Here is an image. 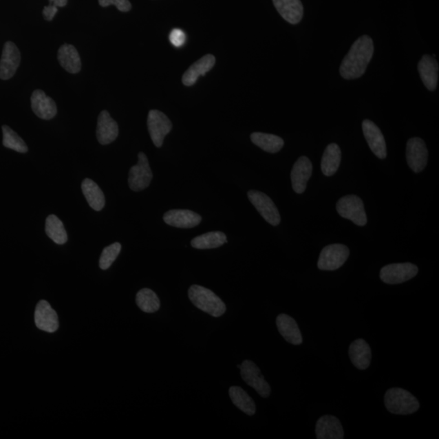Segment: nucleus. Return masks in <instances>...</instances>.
Returning a JSON list of instances; mask_svg holds the SVG:
<instances>
[{
    "mask_svg": "<svg viewBox=\"0 0 439 439\" xmlns=\"http://www.w3.org/2000/svg\"><path fill=\"white\" fill-rule=\"evenodd\" d=\"M3 144L7 149L20 152V153H26L28 151V147L22 138L18 134L13 131L8 125H3Z\"/></svg>",
    "mask_w": 439,
    "mask_h": 439,
    "instance_id": "nucleus-33",
    "label": "nucleus"
},
{
    "mask_svg": "<svg viewBox=\"0 0 439 439\" xmlns=\"http://www.w3.org/2000/svg\"><path fill=\"white\" fill-rule=\"evenodd\" d=\"M163 219L167 225L182 228L195 227L202 221L200 215L186 209L170 210L164 215Z\"/></svg>",
    "mask_w": 439,
    "mask_h": 439,
    "instance_id": "nucleus-16",
    "label": "nucleus"
},
{
    "mask_svg": "<svg viewBox=\"0 0 439 439\" xmlns=\"http://www.w3.org/2000/svg\"><path fill=\"white\" fill-rule=\"evenodd\" d=\"M57 58L63 68L70 74H78L82 69L79 53L73 45H63L58 51Z\"/></svg>",
    "mask_w": 439,
    "mask_h": 439,
    "instance_id": "nucleus-25",
    "label": "nucleus"
},
{
    "mask_svg": "<svg viewBox=\"0 0 439 439\" xmlns=\"http://www.w3.org/2000/svg\"><path fill=\"white\" fill-rule=\"evenodd\" d=\"M147 128L156 147L163 145L164 138L172 131L173 124L167 115L159 110H151L147 116Z\"/></svg>",
    "mask_w": 439,
    "mask_h": 439,
    "instance_id": "nucleus-7",
    "label": "nucleus"
},
{
    "mask_svg": "<svg viewBox=\"0 0 439 439\" xmlns=\"http://www.w3.org/2000/svg\"><path fill=\"white\" fill-rule=\"evenodd\" d=\"M374 52L373 39L368 35L361 36L353 43L350 51L344 57L339 68L340 74L347 80L361 78L365 73Z\"/></svg>",
    "mask_w": 439,
    "mask_h": 439,
    "instance_id": "nucleus-1",
    "label": "nucleus"
},
{
    "mask_svg": "<svg viewBox=\"0 0 439 439\" xmlns=\"http://www.w3.org/2000/svg\"><path fill=\"white\" fill-rule=\"evenodd\" d=\"M119 133V127L118 123L116 122L109 111H102L98 116L96 136L98 142L102 145L109 144L118 138Z\"/></svg>",
    "mask_w": 439,
    "mask_h": 439,
    "instance_id": "nucleus-18",
    "label": "nucleus"
},
{
    "mask_svg": "<svg viewBox=\"0 0 439 439\" xmlns=\"http://www.w3.org/2000/svg\"><path fill=\"white\" fill-rule=\"evenodd\" d=\"M228 394H230L233 404L237 409L249 416H253L255 414V409H255V402L244 389L239 387H232L230 388Z\"/></svg>",
    "mask_w": 439,
    "mask_h": 439,
    "instance_id": "nucleus-30",
    "label": "nucleus"
},
{
    "mask_svg": "<svg viewBox=\"0 0 439 439\" xmlns=\"http://www.w3.org/2000/svg\"><path fill=\"white\" fill-rule=\"evenodd\" d=\"M242 378L244 382L252 387L263 398L270 396L271 388L270 385L264 379L261 370L254 362L244 361L243 364L239 365Z\"/></svg>",
    "mask_w": 439,
    "mask_h": 439,
    "instance_id": "nucleus-9",
    "label": "nucleus"
},
{
    "mask_svg": "<svg viewBox=\"0 0 439 439\" xmlns=\"http://www.w3.org/2000/svg\"><path fill=\"white\" fill-rule=\"evenodd\" d=\"M342 153L336 143L327 146L321 159V171L326 177L334 175L341 162Z\"/></svg>",
    "mask_w": 439,
    "mask_h": 439,
    "instance_id": "nucleus-26",
    "label": "nucleus"
},
{
    "mask_svg": "<svg viewBox=\"0 0 439 439\" xmlns=\"http://www.w3.org/2000/svg\"><path fill=\"white\" fill-rule=\"evenodd\" d=\"M250 140L268 153H277L284 146V140L275 134L255 132L250 134Z\"/></svg>",
    "mask_w": 439,
    "mask_h": 439,
    "instance_id": "nucleus-28",
    "label": "nucleus"
},
{
    "mask_svg": "<svg viewBox=\"0 0 439 439\" xmlns=\"http://www.w3.org/2000/svg\"><path fill=\"white\" fill-rule=\"evenodd\" d=\"M57 12L58 8L54 6V4L50 3L48 6H45L43 10L44 19L48 21H52L53 18L55 17Z\"/></svg>",
    "mask_w": 439,
    "mask_h": 439,
    "instance_id": "nucleus-37",
    "label": "nucleus"
},
{
    "mask_svg": "<svg viewBox=\"0 0 439 439\" xmlns=\"http://www.w3.org/2000/svg\"><path fill=\"white\" fill-rule=\"evenodd\" d=\"M216 64V58L211 54L204 56L188 69L182 76V83L186 87L193 86L200 76H204Z\"/></svg>",
    "mask_w": 439,
    "mask_h": 439,
    "instance_id": "nucleus-20",
    "label": "nucleus"
},
{
    "mask_svg": "<svg viewBox=\"0 0 439 439\" xmlns=\"http://www.w3.org/2000/svg\"><path fill=\"white\" fill-rule=\"evenodd\" d=\"M153 178V173L150 168L149 159L147 156L140 152L138 154V161L129 173V186L133 191H141L149 187Z\"/></svg>",
    "mask_w": 439,
    "mask_h": 439,
    "instance_id": "nucleus-8",
    "label": "nucleus"
},
{
    "mask_svg": "<svg viewBox=\"0 0 439 439\" xmlns=\"http://www.w3.org/2000/svg\"><path fill=\"white\" fill-rule=\"evenodd\" d=\"M227 243V237L220 231L208 232L195 237L191 241V246L196 249H213L220 248Z\"/></svg>",
    "mask_w": 439,
    "mask_h": 439,
    "instance_id": "nucleus-29",
    "label": "nucleus"
},
{
    "mask_svg": "<svg viewBox=\"0 0 439 439\" xmlns=\"http://www.w3.org/2000/svg\"><path fill=\"white\" fill-rule=\"evenodd\" d=\"M36 326L45 332L54 333L59 328L57 313L46 300H40L34 312Z\"/></svg>",
    "mask_w": 439,
    "mask_h": 439,
    "instance_id": "nucleus-12",
    "label": "nucleus"
},
{
    "mask_svg": "<svg viewBox=\"0 0 439 439\" xmlns=\"http://www.w3.org/2000/svg\"><path fill=\"white\" fill-rule=\"evenodd\" d=\"M82 190L87 203L96 211H101L105 205V197L100 188L92 179L86 178L82 183Z\"/></svg>",
    "mask_w": 439,
    "mask_h": 439,
    "instance_id": "nucleus-27",
    "label": "nucleus"
},
{
    "mask_svg": "<svg viewBox=\"0 0 439 439\" xmlns=\"http://www.w3.org/2000/svg\"><path fill=\"white\" fill-rule=\"evenodd\" d=\"M19 49L12 42L4 44L1 60H0V79L8 80L15 75L21 64Z\"/></svg>",
    "mask_w": 439,
    "mask_h": 439,
    "instance_id": "nucleus-13",
    "label": "nucleus"
},
{
    "mask_svg": "<svg viewBox=\"0 0 439 439\" xmlns=\"http://www.w3.org/2000/svg\"><path fill=\"white\" fill-rule=\"evenodd\" d=\"M31 107L38 118L51 120L57 114L56 102L48 97L41 89H36L31 96Z\"/></svg>",
    "mask_w": 439,
    "mask_h": 439,
    "instance_id": "nucleus-17",
    "label": "nucleus"
},
{
    "mask_svg": "<svg viewBox=\"0 0 439 439\" xmlns=\"http://www.w3.org/2000/svg\"><path fill=\"white\" fill-rule=\"evenodd\" d=\"M312 173L311 160L306 156H301L295 163L290 178L295 193L303 194L306 190L308 182Z\"/></svg>",
    "mask_w": 439,
    "mask_h": 439,
    "instance_id": "nucleus-15",
    "label": "nucleus"
},
{
    "mask_svg": "<svg viewBox=\"0 0 439 439\" xmlns=\"http://www.w3.org/2000/svg\"><path fill=\"white\" fill-rule=\"evenodd\" d=\"M248 196L250 203L254 205V207L268 223L273 226L279 225L281 222L280 213L270 197L257 191H248Z\"/></svg>",
    "mask_w": 439,
    "mask_h": 439,
    "instance_id": "nucleus-10",
    "label": "nucleus"
},
{
    "mask_svg": "<svg viewBox=\"0 0 439 439\" xmlns=\"http://www.w3.org/2000/svg\"><path fill=\"white\" fill-rule=\"evenodd\" d=\"M276 324L279 333L286 342L293 345L303 343V337L297 321L286 314H280L277 317Z\"/></svg>",
    "mask_w": 439,
    "mask_h": 439,
    "instance_id": "nucleus-24",
    "label": "nucleus"
},
{
    "mask_svg": "<svg viewBox=\"0 0 439 439\" xmlns=\"http://www.w3.org/2000/svg\"><path fill=\"white\" fill-rule=\"evenodd\" d=\"M136 303L142 312L153 313L160 307V299L153 290L149 288L142 289L136 295Z\"/></svg>",
    "mask_w": 439,
    "mask_h": 439,
    "instance_id": "nucleus-32",
    "label": "nucleus"
},
{
    "mask_svg": "<svg viewBox=\"0 0 439 439\" xmlns=\"http://www.w3.org/2000/svg\"><path fill=\"white\" fill-rule=\"evenodd\" d=\"M350 255L347 246L331 244L322 249L317 266L321 270L334 271L341 268Z\"/></svg>",
    "mask_w": 439,
    "mask_h": 439,
    "instance_id": "nucleus-5",
    "label": "nucleus"
},
{
    "mask_svg": "<svg viewBox=\"0 0 439 439\" xmlns=\"http://www.w3.org/2000/svg\"><path fill=\"white\" fill-rule=\"evenodd\" d=\"M188 297L192 303L200 310L214 317H219L226 311L225 303L211 290L204 286L193 285L188 290Z\"/></svg>",
    "mask_w": 439,
    "mask_h": 439,
    "instance_id": "nucleus-2",
    "label": "nucleus"
},
{
    "mask_svg": "<svg viewBox=\"0 0 439 439\" xmlns=\"http://www.w3.org/2000/svg\"><path fill=\"white\" fill-rule=\"evenodd\" d=\"M45 230H46L47 235L56 244H65L68 240L65 226L56 215H50L47 217Z\"/></svg>",
    "mask_w": 439,
    "mask_h": 439,
    "instance_id": "nucleus-31",
    "label": "nucleus"
},
{
    "mask_svg": "<svg viewBox=\"0 0 439 439\" xmlns=\"http://www.w3.org/2000/svg\"><path fill=\"white\" fill-rule=\"evenodd\" d=\"M282 18L290 24L297 25L303 17V6L300 0H272Z\"/></svg>",
    "mask_w": 439,
    "mask_h": 439,
    "instance_id": "nucleus-22",
    "label": "nucleus"
},
{
    "mask_svg": "<svg viewBox=\"0 0 439 439\" xmlns=\"http://www.w3.org/2000/svg\"><path fill=\"white\" fill-rule=\"evenodd\" d=\"M385 406L389 413L398 415H409L419 409L420 404L416 398L401 388L389 389L384 398Z\"/></svg>",
    "mask_w": 439,
    "mask_h": 439,
    "instance_id": "nucleus-3",
    "label": "nucleus"
},
{
    "mask_svg": "<svg viewBox=\"0 0 439 439\" xmlns=\"http://www.w3.org/2000/svg\"><path fill=\"white\" fill-rule=\"evenodd\" d=\"M186 36L184 31L180 29H173L169 34V41L174 47H180L184 45Z\"/></svg>",
    "mask_w": 439,
    "mask_h": 439,
    "instance_id": "nucleus-36",
    "label": "nucleus"
},
{
    "mask_svg": "<svg viewBox=\"0 0 439 439\" xmlns=\"http://www.w3.org/2000/svg\"><path fill=\"white\" fill-rule=\"evenodd\" d=\"M420 78L429 91H436L438 80V64L434 58L425 55L418 63Z\"/></svg>",
    "mask_w": 439,
    "mask_h": 439,
    "instance_id": "nucleus-21",
    "label": "nucleus"
},
{
    "mask_svg": "<svg viewBox=\"0 0 439 439\" xmlns=\"http://www.w3.org/2000/svg\"><path fill=\"white\" fill-rule=\"evenodd\" d=\"M101 7L114 6L120 12H127L131 10V3L129 0H98Z\"/></svg>",
    "mask_w": 439,
    "mask_h": 439,
    "instance_id": "nucleus-35",
    "label": "nucleus"
},
{
    "mask_svg": "<svg viewBox=\"0 0 439 439\" xmlns=\"http://www.w3.org/2000/svg\"><path fill=\"white\" fill-rule=\"evenodd\" d=\"M406 159L407 164L415 173H420L427 167L428 150L422 138H413L407 141Z\"/></svg>",
    "mask_w": 439,
    "mask_h": 439,
    "instance_id": "nucleus-11",
    "label": "nucleus"
},
{
    "mask_svg": "<svg viewBox=\"0 0 439 439\" xmlns=\"http://www.w3.org/2000/svg\"><path fill=\"white\" fill-rule=\"evenodd\" d=\"M316 434L318 439H343L344 431L341 422L334 416H324L317 420Z\"/></svg>",
    "mask_w": 439,
    "mask_h": 439,
    "instance_id": "nucleus-19",
    "label": "nucleus"
},
{
    "mask_svg": "<svg viewBox=\"0 0 439 439\" xmlns=\"http://www.w3.org/2000/svg\"><path fill=\"white\" fill-rule=\"evenodd\" d=\"M52 4L56 6L57 8H62L67 6L68 3V0H49Z\"/></svg>",
    "mask_w": 439,
    "mask_h": 439,
    "instance_id": "nucleus-38",
    "label": "nucleus"
},
{
    "mask_svg": "<svg viewBox=\"0 0 439 439\" xmlns=\"http://www.w3.org/2000/svg\"><path fill=\"white\" fill-rule=\"evenodd\" d=\"M336 208L340 216L350 220L356 225L359 226L366 225L367 216L365 205L360 197L354 195L344 196L338 201Z\"/></svg>",
    "mask_w": 439,
    "mask_h": 439,
    "instance_id": "nucleus-4",
    "label": "nucleus"
},
{
    "mask_svg": "<svg viewBox=\"0 0 439 439\" xmlns=\"http://www.w3.org/2000/svg\"><path fill=\"white\" fill-rule=\"evenodd\" d=\"M349 356L354 366L358 370H365L370 365L372 352L370 345L364 339H356L349 347Z\"/></svg>",
    "mask_w": 439,
    "mask_h": 439,
    "instance_id": "nucleus-23",
    "label": "nucleus"
},
{
    "mask_svg": "<svg viewBox=\"0 0 439 439\" xmlns=\"http://www.w3.org/2000/svg\"><path fill=\"white\" fill-rule=\"evenodd\" d=\"M363 132L370 149L379 159L387 158V145L382 131L378 125L370 120H365L362 123Z\"/></svg>",
    "mask_w": 439,
    "mask_h": 439,
    "instance_id": "nucleus-14",
    "label": "nucleus"
},
{
    "mask_svg": "<svg viewBox=\"0 0 439 439\" xmlns=\"http://www.w3.org/2000/svg\"><path fill=\"white\" fill-rule=\"evenodd\" d=\"M120 250H122V245L119 243H115L110 246H107L101 254L100 259V267L101 270H106L109 268L118 258Z\"/></svg>",
    "mask_w": 439,
    "mask_h": 439,
    "instance_id": "nucleus-34",
    "label": "nucleus"
},
{
    "mask_svg": "<svg viewBox=\"0 0 439 439\" xmlns=\"http://www.w3.org/2000/svg\"><path fill=\"white\" fill-rule=\"evenodd\" d=\"M418 273V268L414 264H391L381 270L380 279L387 284H400L414 279Z\"/></svg>",
    "mask_w": 439,
    "mask_h": 439,
    "instance_id": "nucleus-6",
    "label": "nucleus"
}]
</instances>
